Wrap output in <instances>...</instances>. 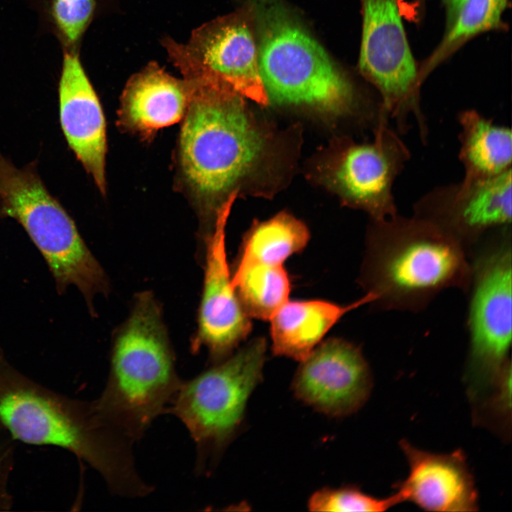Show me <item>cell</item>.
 Returning <instances> with one entry per match:
<instances>
[{
	"instance_id": "15",
	"label": "cell",
	"mask_w": 512,
	"mask_h": 512,
	"mask_svg": "<svg viewBox=\"0 0 512 512\" xmlns=\"http://www.w3.org/2000/svg\"><path fill=\"white\" fill-rule=\"evenodd\" d=\"M188 102L186 81L151 62L127 82L121 97L119 119L134 131L151 133L178 122Z\"/></svg>"
},
{
	"instance_id": "24",
	"label": "cell",
	"mask_w": 512,
	"mask_h": 512,
	"mask_svg": "<svg viewBox=\"0 0 512 512\" xmlns=\"http://www.w3.org/2000/svg\"><path fill=\"white\" fill-rule=\"evenodd\" d=\"M448 13L449 23L452 21L458 10L465 0H442Z\"/></svg>"
},
{
	"instance_id": "3",
	"label": "cell",
	"mask_w": 512,
	"mask_h": 512,
	"mask_svg": "<svg viewBox=\"0 0 512 512\" xmlns=\"http://www.w3.org/2000/svg\"><path fill=\"white\" fill-rule=\"evenodd\" d=\"M255 23L260 77L267 97L340 113L353 102L349 81L281 0H246Z\"/></svg>"
},
{
	"instance_id": "9",
	"label": "cell",
	"mask_w": 512,
	"mask_h": 512,
	"mask_svg": "<svg viewBox=\"0 0 512 512\" xmlns=\"http://www.w3.org/2000/svg\"><path fill=\"white\" fill-rule=\"evenodd\" d=\"M235 197L231 193L218 208L215 228L206 240L198 328L192 345L194 351L207 347L215 363L229 356L252 328L235 294L225 252V225Z\"/></svg>"
},
{
	"instance_id": "17",
	"label": "cell",
	"mask_w": 512,
	"mask_h": 512,
	"mask_svg": "<svg viewBox=\"0 0 512 512\" xmlns=\"http://www.w3.org/2000/svg\"><path fill=\"white\" fill-rule=\"evenodd\" d=\"M511 189L509 169L489 178L439 188L419 206L444 212L468 229L481 230L511 222Z\"/></svg>"
},
{
	"instance_id": "21",
	"label": "cell",
	"mask_w": 512,
	"mask_h": 512,
	"mask_svg": "<svg viewBox=\"0 0 512 512\" xmlns=\"http://www.w3.org/2000/svg\"><path fill=\"white\" fill-rule=\"evenodd\" d=\"M509 0H465L445 36L420 69L422 82L450 54L478 34L501 28L502 15Z\"/></svg>"
},
{
	"instance_id": "19",
	"label": "cell",
	"mask_w": 512,
	"mask_h": 512,
	"mask_svg": "<svg viewBox=\"0 0 512 512\" xmlns=\"http://www.w3.org/2000/svg\"><path fill=\"white\" fill-rule=\"evenodd\" d=\"M232 283L244 312L250 317L269 320L289 300L291 282L283 265H236Z\"/></svg>"
},
{
	"instance_id": "12",
	"label": "cell",
	"mask_w": 512,
	"mask_h": 512,
	"mask_svg": "<svg viewBox=\"0 0 512 512\" xmlns=\"http://www.w3.org/2000/svg\"><path fill=\"white\" fill-rule=\"evenodd\" d=\"M58 91L60 124L67 143L104 193L105 119L78 52H63Z\"/></svg>"
},
{
	"instance_id": "16",
	"label": "cell",
	"mask_w": 512,
	"mask_h": 512,
	"mask_svg": "<svg viewBox=\"0 0 512 512\" xmlns=\"http://www.w3.org/2000/svg\"><path fill=\"white\" fill-rule=\"evenodd\" d=\"M379 297L372 291L348 305L321 299L287 300L270 319L272 353L302 361L345 314Z\"/></svg>"
},
{
	"instance_id": "1",
	"label": "cell",
	"mask_w": 512,
	"mask_h": 512,
	"mask_svg": "<svg viewBox=\"0 0 512 512\" xmlns=\"http://www.w3.org/2000/svg\"><path fill=\"white\" fill-rule=\"evenodd\" d=\"M184 80L188 102L180 136L181 166L189 188L208 207L250 170L263 142L240 94L210 78Z\"/></svg>"
},
{
	"instance_id": "6",
	"label": "cell",
	"mask_w": 512,
	"mask_h": 512,
	"mask_svg": "<svg viewBox=\"0 0 512 512\" xmlns=\"http://www.w3.org/2000/svg\"><path fill=\"white\" fill-rule=\"evenodd\" d=\"M363 14L359 69L378 90L381 110L401 131L415 117L422 139L427 136L420 105L422 82L405 33L401 0H361Z\"/></svg>"
},
{
	"instance_id": "20",
	"label": "cell",
	"mask_w": 512,
	"mask_h": 512,
	"mask_svg": "<svg viewBox=\"0 0 512 512\" xmlns=\"http://www.w3.org/2000/svg\"><path fill=\"white\" fill-rule=\"evenodd\" d=\"M309 240V233L303 223L280 213L250 228L243 238L235 264L283 265L289 257L302 250Z\"/></svg>"
},
{
	"instance_id": "5",
	"label": "cell",
	"mask_w": 512,
	"mask_h": 512,
	"mask_svg": "<svg viewBox=\"0 0 512 512\" xmlns=\"http://www.w3.org/2000/svg\"><path fill=\"white\" fill-rule=\"evenodd\" d=\"M267 341L253 338L235 353L183 381L166 413L176 416L196 444L195 472L211 471L239 432L249 398L261 382Z\"/></svg>"
},
{
	"instance_id": "2",
	"label": "cell",
	"mask_w": 512,
	"mask_h": 512,
	"mask_svg": "<svg viewBox=\"0 0 512 512\" xmlns=\"http://www.w3.org/2000/svg\"><path fill=\"white\" fill-rule=\"evenodd\" d=\"M182 383L159 307L142 294L114 339L108 379L95 407L134 442L166 412Z\"/></svg>"
},
{
	"instance_id": "11",
	"label": "cell",
	"mask_w": 512,
	"mask_h": 512,
	"mask_svg": "<svg viewBox=\"0 0 512 512\" xmlns=\"http://www.w3.org/2000/svg\"><path fill=\"white\" fill-rule=\"evenodd\" d=\"M381 112L373 142L353 145L345 152L336 180L346 198L378 221L395 217L393 185L410 152Z\"/></svg>"
},
{
	"instance_id": "23",
	"label": "cell",
	"mask_w": 512,
	"mask_h": 512,
	"mask_svg": "<svg viewBox=\"0 0 512 512\" xmlns=\"http://www.w3.org/2000/svg\"><path fill=\"white\" fill-rule=\"evenodd\" d=\"M400 503L396 492L388 497L378 498L364 493L356 486L348 485L316 491L309 498L307 506L311 511L381 512Z\"/></svg>"
},
{
	"instance_id": "14",
	"label": "cell",
	"mask_w": 512,
	"mask_h": 512,
	"mask_svg": "<svg viewBox=\"0 0 512 512\" xmlns=\"http://www.w3.org/2000/svg\"><path fill=\"white\" fill-rule=\"evenodd\" d=\"M399 245L383 265L389 289L405 293L432 290L447 284L459 270L461 257L455 247L427 221L399 222Z\"/></svg>"
},
{
	"instance_id": "18",
	"label": "cell",
	"mask_w": 512,
	"mask_h": 512,
	"mask_svg": "<svg viewBox=\"0 0 512 512\" xmlns=\"http://www.w3.org/2000/svg\"><path fill=\"white\" fill-rule=\"evenodd\" d=\"M459 122V159L465 172L463 181L489 178L511 169L510 129L494 124L472 110L462 112Z\"/></svg>"
},
{
	"instance_id": "22",
	"label": "cell",
	"mask_w": 512,
	"mask_h": 512,
	"mask_svg": "<svg viewBox=\"0 0 512 512\" xmlns=\"http://www.w3.org/2000/svg\"><path fill=\"white\" fill-rule=\"evenodd\" d=\"M40 16L55 36L63 52H78L83 34L97 10L98 0H35Z\"/></svg>"
},
{
	"instance_id": "7",
	"label": "cell",
	"mask_w": 512,
	"mask_h": 512,
	"mask_svg": "<svg viewBox=\"0 0 512 512\" xmlns=\"http://www.w3.org/2000/svg\"><path fill=\"white\" fill-rule=\"evenodd\" d=\"M511 256L501 250L483 264L470 311L471 351L465 374L471 402H483L511 368L506 358L511 341Z\"/></svg>"
},
{
	"instance_id": "13",
	"label": "cell",
	"mask_w": 512,
	"mask_h": 512,
	"mask_svg": "<svg viewBox=\"0 0 512 512\" xmlns=\"http://www.w3.org/2000/svg\"><path fill=\"white\" fill-rule=\"evenodd\" d=\"M409 466L407 476L395 484L401 502L408 501L428 511L478 510L474 479L462 450L439 454L400 442Z\"/></svg>"
},
{
	"instance_id": "8",
	"label": "cell",
	"mask_w": 512,
	"mask_h": 512,
	"mask_svg": "<svg viewBox=\"0 0 512 512\" xmlns=\"http://www.w3.org/2000/svg\"><path fill=\"white\" fill-rule=\"evenodd\" d=\"M171 62L184 78L221 81L260 105L268 97L260 77L256 37L246 11L217 18L195 29L187 43L164 41Z\"/></svg>"
},
{
	"instance_id": "4",
	"label": "cell",
	"mask_w": 512,
	"mask_h": 512,
	"mask_svg": "<svg viewBox=\"0 0 512 512\" xmlns=\"http://www.w3.org/2000/svg\"><path fill=\"white\" fill-rule=\"evenodd\" d=\"M36 167L35 160L16 168L0 152V218H13L23 228L46 262L59 294L74 285L92 309L94 295L106 289L105 273Z\"/></svg>"
},
{
	"instance_id": "10",
	"label": "cell",
	"mask_w": 512,
	"mask_h": 512,
	"mask_svg": "<svg viewBox=\"0 0 512 512\" xmlns=\"http://www.w3.org/2000/svg\"><path fill=\"white\" fill-rule=\"evenodd\" d=\"M292 388L295 396L326 415L341 417L368 400L372 378L361 352L338 338L321 342L300 362Z\"/></svg>"
}]
</instances>
